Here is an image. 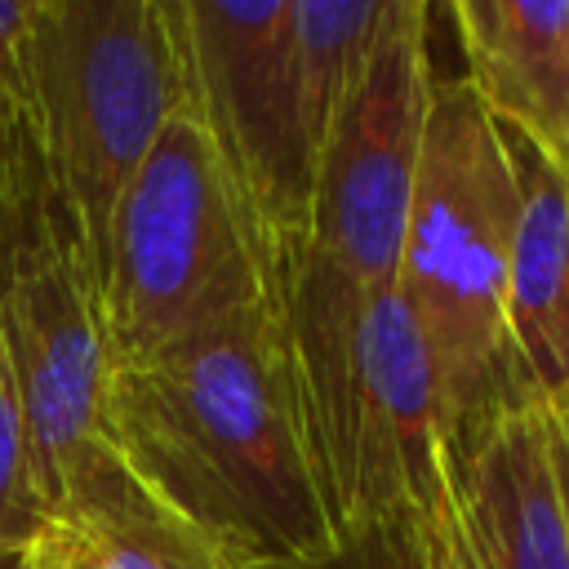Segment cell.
<instances>
[{
  "mask_svg": "<svg viewBox=\"0 0 569 569\" xmlns=\"http://www.w3.org/2000/svg\"><path fill=\"white\" fill-rule=\"evenodd\" d=\"M516 218L520 173L507 129L462 76H436L396 293L427 347L449 453L476 440L498 413L533 405L507 342Z\"/></svg>",
  "mask_w": 569,
  "mask_h": 569,
  "instance_id": "3",
  "label": "cell"
},
{
  "mask_svg": "<svg viewBox=\"0 0 569 569\" xmlns=\"http://www.w3.org/2000/svg\"><path fill=\"white\" fill-rule=\"evenodd\" d=\"M551 436H556V431H551ZM556 471H560V498H565V525H569V458H565L560 440H556Z\"/></svg>",
  "mask_w": 569,
  "mask_h": 569,
  "instance_id": "20",
  "label": "cell"
},
{
  "mask_svg": "<svg viewBox=\"0 0 569 569\" xmlns=\"http://www.w3.org/2000/svg\"><path fill=\"white\" fill-rule=\"evenodd\" d=\"M0 569H27V560H0Z\"/></svg>",
  "mask_w": 569,
  "mask_h": 569,
  "instance_id": "21",
  "label": "cell"
},
{
  "mask_svg": "<svg viewBox=\"0 0 569 569\" xmlns=\"http://www.w3.org/2000/svg\"><path fill=\"white\" fill-rule=\"evenodd\" d=\"M49 529L93 569H253L182 511L160 502L107 440L76 467Z\"/></svg>",
  "mask_w": 569,
  "mask_h": 569,
  "instance_id": "12",
  "label": "cell"
},
{
  "mask_svg": "<svg viewBox=\"0 0 569 569\" xmlns=\"http://www.w3.org/2000/svg\"><path fill=\"white\" fill-rule=\"evenodd\" d=\"M0 196L27 227L49 200L40 111L27 71V44L0 40Z\"/></svg>",
  "mask_w": 569,
  "mask_h": 569,
  "instance_id": "15",
  "label": "cell"
},
{
  "mask_svg": "<svg viewBox=\"0 0 569 569\" xmlns=\"http://www.w3.org/2000/svg\"><path fill=\"white\" fill-rule=\"evenodd\" d=\"M0 347L27 413L36 489L53 511L76 467L102 445V400L116 369L93 258L53 196L18 231Z\"/></svg>",
  "mask_w": 569,
  "mask_h": 569,
  "instance_id": "7",
  "label": "cell"
},
{
  "mask_svg": "<svg viewBox=\"0 0 569 569\" xmlns=\"http://www.w3.org/2000/svg\"><path fill=\"white\" fill-rule=\"evenodd\" d=\"M547 413H551V431H556V440H560V449L569 458V400L556 405V409H547Z\"/></svg>",
  "mask_w": 569,
  "mask_h": 569,
  "instance_id": "19",
  "label": "cell"
},
{
  "mask_svg": "<svg viewBox=\"0 0 569 569\" xmlns=\"http://www.w3.org/2000/svg\"><path fill=\"white\" fill-rule=\"evenodd\" d=\"M271 569H480L453 476L436 502L378 525H360L338 538L333 551Z\"/></svg>",
  "mask_w": 569,
  "mask_h": 569,
  "instance_id": "14",
  "label": "cell"
},
{
  "mask_svg": "<svg viewBox=\"0 0 569 569\" xmlns=\"http://www.w3.org/2000/svg\"><path fill=\"white\" fill-rule=\"evenodd\" d=\"M271 298L227 169L187 107L129 178L102 258L111 365H138L187 333ZM276 302V298H271Z\"/></svg>",
  "mask_w": 569,
  "mask_h": 569,
  "instance_id": "5",
  "label": "cell"
},
{
  "mask_svg": "<svg viewBox=\"0 0 569 569\" xmlns=\"http://www.w3.org/2000/svg\"><path fill=\"white\" fill-rule=\"evenodd\" d=\"M27 569H93L80 551H71L49 525H44V533L36 538V547L27 551Z\"/></svg>",
  "mask_w": 569,
  "mask_h": 569,
  "instance_id": "17",
  "label": "cell"
},
{
  "mask_svg": "<svg viewBox=\"0 0 569 569\" xmlns=\"http://www.w3.org/2000/svg\"><path fill=\"white\" fill-rule=\"evenodd\" d=\"M449 18L485 111L569 173V0H458Z\"/></svg>",
  "mask_w": 569,
  "mask_h": 569,
  "instance_id": "10",
  "label": "cell"
},
{
  "mask_svg": "<svg viewBox=\"0 0 569 569\" xmlns=\"http://www.w3.org/2000/svg\"><path fill=\"white\" fill-rule=\"evenodd\" d=\"M107 449L173 511L253 569L338 547L302 391L271 298L151 360L111 369Z\"/></svg>",
  "mask_w": 569,
  "mask_h": 569,
  "instance_id": "1",
  "label": "cell"
},
{
  "mask_svg": "<svg viewBox=\"0 0 569 569\" xmlns=\"http://www.w3.org/2000/svg\"><path fill=\"white\" fill-rule=\"evenodd\" d=\"M18 231H22V222L13 218V209H9V204H4V196H0V302H4V293H9V280H13Z\"/></svg>",
  "mask_w": 569,
  "mask_h": 569,
  "instance_id": "18",
  "label": "cell"
},
{
  "mask_svg": "<svg viewBox=\"0 0 569 569\" xmlns=\"http://www.w3.org/2000/svg\"><path fill=\"white\" fill-rule=\"evenodd\" d=\"M453 476L440 391L405 298L391 289L365 311L356 347L351 462L338 538L405 511H422Z\"/></svg>",
  "mask_w": 569,
  "mask_h": 569,
  "instance_id": "8",
  "label": "cell"
},
{
  "mask_svg": "<svg viewBox=\"0 0 569 569\" xmlns=\"http://www.w3.org/2000/svg\"><path fill=\"white\" fill-rule=\"evenodd\" d=\"M44 525H49V511L36 489L27 413L18 400L9 356L0 347V560H27Z\"/></svg>",
  "mask_w": 569,
  "mask_h": 569,
  "instance_id": "16",
  "label": "cell"
},
{
  "mask_svg": "<svg viewBox=\"0 0 569 569\" xmlns=\"http://www.w3.org/2000/svg\"><path fill=\"white\" fill-rule=\"evenodd\" d=\"M387 9L391 0H289V67L316 169L369 67Z\"/></svg>",
  "mask_w": 569,
  "mask_h": 569,
  "instance_id": "13",
  "label": "cell"
},
{
  "mask_svg": "<svg viewBox=\"0 0 569 569\" xmlns=\"http://www.w3.org/2000/svg\"><path fill=\"white\" fill-rule=\"evenodd\" d=\"M27 71L49 196L102 284L111 213L164 124L191 107L182 0H40Z\"/></svg>",
  "mask_w": 569,
  "mask_h": 569,
  "instance_id": "4",
  "label": "cell"
},
{
  "mask_svg": "<svg viewBox=\"0 0 569 569\" xmlns=\"http://www.w3.org/2000/svg\"><path fill=\"white\" fill-rule=\"evenodd\" d=\"M449 462L480 569H569L556 436L542 405L498 413Z\"/></svg>",
  "mask_w": 569,
  "mask_h": 569,
  "instance_id": "9",
  "label": "cell"
},
{
  "mask_svg": "<svg viewBox=\"0 0 569 569\" xmlns=\"http://www.w3.org/2000/svg\"><path fill=\"white\" fill-rule=\"evenodd\" d=\"M182 22L191 111L227 169L280 307L316 204V151L289 67V0H182Z\"/></svg>",
  "mask_w": 569,
  "mask_h": 569,
  "instance_id": "6",
  "label": "cell"
},
{
  "mask_svg": "<svg viewBox=\"0 0 569 569\" xmlns=\"http://www.w3.org/2000/svg\"><path fill=\"white\" fill-rule=\"evenodd\" d=\"M431 9L391 0L369 67L320 151L307 249L280 293V320L302 391L333 529L342 520L365 311L396 289L422 129L431 111Z\"/></svg>",
  "mask_w": 569,
  "mask_h": 569,
  "instance_id": "2",
  "label": "cell"
},
{
  "mask_svg": "<svg viewBox=\"0 0 569 569\" xmlns=\"http://www.w3.org/2000/svg\"><path fill=\"white\" fill-rule=\"evenodd\" d=\"M520 218L507 262V342L533 405L569 400V173L511 138Z\"/></svg>",
  "mask_w": 569,
  "mask_h": 569,
  "instance_id": "11",
  "label": "cell"
}]
</instances>
